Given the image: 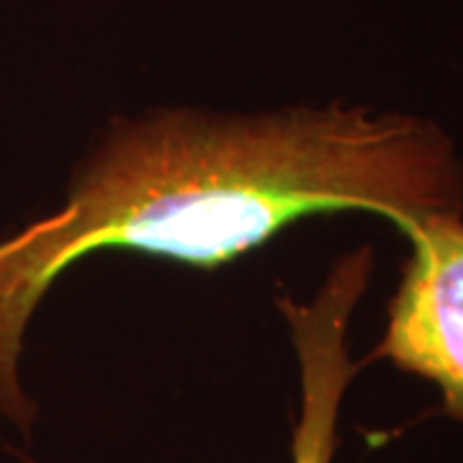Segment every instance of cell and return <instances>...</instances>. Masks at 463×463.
<instances>
[{
  "mask_svg": "<svg viewBox=\"0 0 463 463\" xmlns=\"http://www.w3.org/2000/svg\"><path fill=\"white\" fill-rule=\"evenodd\" d=\"M463 209L453 142L428 118L361 109L160 111L121 121L75 170L65 206L0 242V414L32 432L18 364L36 304L103 248L219 265L312 214L397 227Z\"/></svg>",
  "mask_w": 463,
  "mask_h": 463,
  "instance_id": "obj_1",
  "label": "cell"
},
{
  "mask_svg": "<svg viewBox=\"0 0 463 463\" xmlns=\"http://www.w3.org/2000/svg\"><path fill=\"white\" fill-rule=\"evenodd\" d=\"M399 230L412 252L373 355L435 383L443 412L463 425V219L438 212Z\"/></svg>",
  "mask_w": 463,
  "mask_h": 463,
  "instance_id": "obj_2",
  "label": "cell"
},
{
  "mask_svg": "<svg viewBox=\"0 0 463 463\" xmlns=\"http://www.w3.org/2000/svg\"><path fill=\"white\" fill-rule=\"evenodd\" d=\"M371 268L373 258L368 248L347 252L332 265L315 301H281L301 376V407L291 440L294 463H332L343 397L358 371L347 358V322L364 297Z\"/></svg>",
  "mask_w": 463,
  "mask_h": 463,
  "instance_id": "obj_3",
  "label": "cell"
}]
</instances>
